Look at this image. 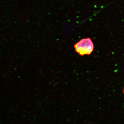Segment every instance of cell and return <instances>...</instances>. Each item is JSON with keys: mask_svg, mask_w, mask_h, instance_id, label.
<instances>
[{"mask_svg": "<svg viewBox=\"0 0 124 124\" xmlns=\"http://www.w3.org/2000/svg\"><path fill=\"white\" fill-rule=\"evenodd\" d=\"M76 52L79 55H89L94 49V45L90 38H84L74 45Z\"/></svg>", "mask_w": 124, "mask_h": 124, "instance_id": "cell-1", "label": "cell"}, {"mask_svg": "<svg viewBox=\"0 0 124 124\" xmlns=\"http://www.w3.org/2000/svg\"><path fill=\"white\" fill-rule=\"evenodd\" d=\"M123 93L124 94V88L123 90Z\"/></svg>", "mask_w": 124, "mask_h": 124, "instance_id": "cell-2", "label": "cell"}]
</instances>
